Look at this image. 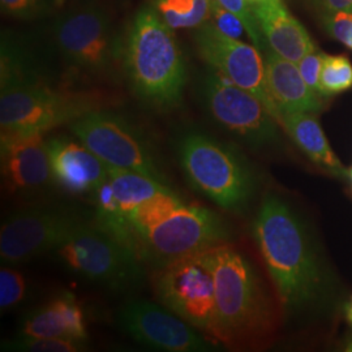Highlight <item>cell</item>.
Here are the masks:
<instances>
[{"mask_svg": "<svg viewBox=\"0 0 352 352\" xmlns=\"http://www.w3.org/2000/svg\"><path fill=\"white\" fill-rule=\"evenodd\" d=\"M50 253L69 272L109 287H129L142 276L141 260L133 252L84 221Z\"/></svg>", "mask_w": 352, "mask_h": 352, "instance_id": "cell-6", "label": "cell"}, {"mask_svg": "<svg viewBox=\"0 0 352 352\" xmlns=\"http://www.w3.org/2000/svg\"><path fill=\"white\" fill-rule=\"evenodd\" d=\"M252 10L267 47L289 62L299 63L316 49L305 28L291 14L283 0H265Z\"/></svg>", "mask_w": 352, "mask_h": 352, "instance_id": "cell-18", "label": "cell"}, {"mask_svg": "<svg viewBox=\"0 0 352 352\" xmlns=\"http://www.w3.org/2000/svg\"><path fill=\"white\" fill-rule=\"evenodd\" d=\"M177 154L192 187L222 209L235 212L250 201L251 171L225 144L201 132H188L179 141Z\"/></svg>", "mask_w": 352, "mask_h": 352, "instance_id": "cell-4", "label": "cell"}, {"mask_svg": "<svg viewBox=\"0 0 352 352\" xmlns=\"http://www.w3.org/2000/svg\"><path fill=\"white\" fill-rule=\"evenodd\" d=\"M186 202L170 188L161 190L138 205L126 215L133 251L139 257L141 243L157 226L168 219ZM140 258V257H139Z\"/></svg>", "mask_w": 352, "mask_h": 352, "instance_id": "cell-21", "label": "cell"}, {"mask_svg": "<svg viewBox=\"0 0 352 352\" xmlns=\"http://www.w3.org/2000/svg\"><path fill=\"white\" fill-rule=\"evenodd\" d=\"M329 33L352 49V13L333 12L327 17Z\"/></svg>", "mask_w": 352, "mask_h": 352, "instance_id": "cell-31", "label": "cell"}, {"mask_svg": "<svg viewBox=\"0 0 352 352\" xmlns=\"http://www.w3.org/2000/svg\"><path fill=\"white\" fill-rule=\"evenodd\" d=\"M81 222L78 214L55 206H33L13 213L0 230L1 263L16 266L50 253Z\"/></svg>", "mask_w": 352, "mask_h": 352, "instance_id": "cell-11", "label": "cell"}, {"mask_svg": "<svg viewBox=\"0 0 352 352\" xmlns=\"http://www.w3.org/2000/svg\"><path fill=\"white\" fill-rule=\"evenodd\" d=\"M321 96H334L352 88V64L347 56L327 55L320 77Z\"/></svg>", "mask_w": 352, "mask_h": 352, "instance_id": "cell-25", "label": "cell"}, {"mask_svg": "<svg viewBox=\"0 0 352 352\" xmlns=\"http://www.w3.org/2000/svg\"><path fill=\"white\" fill-rule=\"evenodd\" d=\"M26 280L21 272L12 265L0 269V309L1 314L17 307L25 298Z\"/></svg>", "mask_w": 352, "mask_h": 352, "instance_id": "cell-26", "label": "cell"}, {"mask_svg": "<svg viewBox=\"0 0 352 352\" xmlns=\"http://www.w3.org/2000/svg\"><path fill=\"white\" fill-rule=\"evenodd\" d=\"M151 8L173 30L197 29L210 21L213 0H153Z\"/></svg>", "mask_w": 352, "mask_h": 352, "instance_id": "cell-23", "label": "cell"}, {"mask_svg": "<svg viewBox=\"0 0 352 352\" xmlns=\"http://www.w3.org/2000/svg\"><path fill=\"white\" fill-rule=\"evenodd\" d=\"M280 126L286 129L289 138L315 164L329 171L343 175L344 168L331 151L327 136L318 120L312 113H283Z\"/></svg>", "mask_w": 352, "mask_h": 352, "instance_id": "cell-20", "label": "cell"}, {"mask_svg": "<svg viewBox=\"0 0 352 352\" xmlns=\"http://www.w3.org/2000/svg\"><path fill=\"white\" fill-rule=\"evenodd\" d=\"M1 177L12 193H32L52 180L47 141L42 132L1 131Z\"/></svg>", "mask_w": 352, "mask_h": 352, "instance_id": "cell-15", "label": "cell"}, {"mask_svg": "<svg viewBox=\"0 0 352 352\" xmlns=\"http://www.w3.org/2000/svg\"><path fill=\"white\" fill-rule=\"evenodd\" d=\"M51 0H0L1 11L20 20H32L49 10Z\"/></svg>", "mask_w": 352, "mask_h": 352, "instance_id": "cell-28", "label": "cell"}, {"mask_svg": "<svg viewBox=\"0 0 352 352\" xmlns=\"http://www.w3.org/2000/svg\"><path fill=\"white\" fill-rule=\"evenodd\" d=\"M202 96L214 120L227 131L253 145H266L277 139V120L261 100L218 72L205 76Z\"/></svg>", "mask_w": 352, "mask_h": 352, "instance_id": "cell-13", "label": "cell"}, {"mask_svg": "<svg viewBox=\"0 0 352 352\" xmlns=\"http://www.w3.org/2000/svg\"><path fill=\"white\" fill-rule=\"evenodd\" d=\"M93 110H97V103L91 97L24 82L1 89L0 126L1 131L46 133Z\"/></svg>", "mask_w": 352, "mask_h": 352, "instance_id": "cell-7", "label": "cell"}, {"mask_svg": "<svg viewBox=\"0 0 352 352\" xmlns=\"http://www.w3.org/2000/svg\"><path fill=\"white\" fill-rule=\"evenodd\" d=\"M214 1L239 17L240 21L245 28L248 37L258 50L264 52L267 49V43L258 28L252 6L247 0H214Z\"/></svg>", "mask_w": 352, "mask_h": 352, "instance_id": "cell-27", "label": "cell"}, {"mask_svg": "<svg viewBox=\"0 0 352 352\" xmlns=\"http://www.w3.org/2000/svg\"><path fill=\"white\" fill-rule=\"evenodd\" d=\"M316 1L330 13H352V0H316Z\"/></svg>", "mask_w": 352, "mask_h": 352, "instance_id": "cell-32", "label": "cell"}, {"mask_svg": "<svg viewBox=\"0 0 352 352\" xmlns=\"http://www.w3.org/2000/svg\"><path fill=\"white\" fill-rule=\"evenodd\" d=\"M253 234L283 305L308 302L318 289L320 270L296 214L277 196H266Z\"/></svg>", "mask_w": 352, "mask_h": 352, "instance_id": "cell-2", "label": "cell"}, {"mask_svg": "<svg viewBox=\"0 0 352 352\" xmlns=\"http://www.w3.org/2000/svg\"><path fill=\"white\" fill-rule=\"evenodd\" d=\"M107 177L111 183L119 209L126 218L141 202L168 188L164 182L151 176L113 166H107Z\"/></svg>", "mask_w": 352, "mask_h": 352, "instance_id": "cell-22", "label": "cell"}, {"mask_svg": "<svg viewBox=\"0 0 352 352\" xmlns=\"http://www.w3.org/2000/svg\"><path fill=\"white\" fill-rule=\"evenodd\" d=\"M215 286V342L236 346L267 331L270 309L248 260L228 244L210 250Z\"/></svg>", "mask_w": 352, "mask_h": 352, "instance_id": "cell-3", "label": "cell"}, {"mask_svg": "<svg viewBox=\"0 0 352 352\" xmlns=\"http://www.w3.org/2000/svg\"><path fill=\"white\" fill-rule=\"evenodd\" d=\"M210 23L219 32H222L223 34H226L228 37L239 39L241 37V34L245 32V28L243 25V23L240 21L239 17L235 16L234 13L227 11L223 7H221L214 0L213 4H212Z\"/></svg>", "mask_w": 352, "mask_h": 352, "instance_id": "cell-30", "label": "cell"}, {"mask_svg": "<svg viewBox=\"0 0 352 352\" xmlns=\"http://www.w3.org/2000/svg\"><path fill=\"white\" fill-rule=\"evenodd\" d=\"M119 325L141 344L168 352H206L214 350V342L190 327L183 318L154 302L138 299L123 305Z\"/></svg>", "mask_w": 352, "mask_h": 352, "instance_id": "cell-14", "label": "cell"}, {"mask_svg": "<svg viewBox=\"0 0 352 352\" xmlns=\"http://www.w3.org/2000/svg\"><path fill=\"white\" fill-rule=\"evenodd\" d=\"M20 334L82 343L89 337L82 308L75 295L67 291L28 312L20 324Z\"/></svg>", "mask_w": 352, "mask_h": 352, "instance_id": "cell-17", "label": "cell"}, {"mask_svg": "<svg viewBox=\"0 0 352 352\" xmlns=\"http://www.w3.org/2000/svg\"><path fill=\"white\" fill-rule=\"evenodd\" d=\"M52 180L68 193H94L107 177V164L80 140L47 141Z\"/></svg>", "mask_w": 352, "mask_h": 352, "instance_id": "cell-16", "label": "cell"}, {"mask_svg": "<svg viewBox=\"0 0 352 352\" xmlns=\"http://www.w3.org/2000/svg\"><path fill=\"white\" fill-rule=\"evenodd\" d=\"M3 351L12 352H81L87 351V343L76 340L30 337L19 334V337L1 343Z\"/></svg>", "mask_w": 352, "mask_h": 352, "instance_id": "cell-24", "label": "cell"}, {"mask_svg": "<svg viewBox=\"0 0 352 352\" xmlns=\"http://www.w3.org/2000/svg\"><path fill=\"white\" fill-rule=\"evenodd\" d=\"M327 54L322 51L315 49L307 54L302 60L298 63L299 71L302 74L304 81L312 90H315L318 96H321V87H320V77L322 72V67L325 63Z\"/></svg>", "mask_w": 352, "mask_h": 352, "instance_id": "cell-29", "label": "cell"}, {"mask_svg": "<svg viewBox=\"0 0 352 352\" xmlns=\"http://www.w3.org/2000/svg\"><path fill=\"white\" fill-rule=\"evenodd\" d=\"M228 232L219 215L199 205L183 204L141 243L140 260L157 267L176 258L225 244Z\"/></svg>", "mask_w": 352, "mask_h": 352, "instance_id": "cell-9", "label": "cell"}, {"mask_svg": "<svg viewBox=\"0 0 352 352\" xmlns=\"http://www.w3.org/2000/svg\"><path fill=\"white\" fill-rule=\"evenodd\" d=\"M351 302H352V300H351Z\"/></svg>", "mask_w": 352, "mask_h": 352, "instance_id": "cell-36", "label": "cell"}, {"mask_svg": "<svg viewBox=\"0 0 352 352\" xmlns=\"http://www.w3.org/2000/svg\"><path fill=\"white\" fill-rule=\"evenodd\" d=\"M346 316H347V320L352 324V302H350V304L346 307Z\"/></svg>", "mask_w": 352, "mask_h": 352, "instance_id": "cell-33", "label": "cell"}, {"mask_svg": "<svg viewBox=\"0 0 352 352\" xmlns=\"http://www.w3.org/2000/svg\"><path fill=\"white\" fill-rule=\"evenodd\" d=\"M351 183H352V170H351Z\"/></svg>", "mask_w": 352, "mask_h": 352, "instance_id": "cell-35", "label": "cell"}, {"mask_svg": "<svg viewBox=\"0 0 352 352\" xmlns=\"http://www.w3.org/2000/svg\"><path fill=\"white\" fill-rule=\"evenodd\" d=\"M251 6H253V4H257V3H261V1H265V0H247Z\"/></svg>", "mask_w": 352, "mask_h": 352, "instance_id": "cell-34", "label": "cell"}, {"mask_svg": "<svg viewBox=\"0 0 352 352\" xmlns=\"http://www.w3.org/2000/svg\"><path fill=\"white\" fill-rule=\"evenodd\" d=\"M54 36L64 59L77 69L101 75L122 60L123 41L113 30L107 13L87 7L63 14Z\"/></svg>", "mask_w": 352, "mask_h": 352, "instance_id": "cell-8", "label": "cell"}, {"mask_svg": "<svg viewBox=\"0 0 352 352\" xmlns=\"http://www.w3.org/2000/svg\"><path fill=\"white\" fill-rule=\"evenodd\" d=\"M195 30V41L204 60L215 72L261 100L279 124L280 113L267 91L263 52L254 45L223 34L210 21Z\"/></svg>", "mask_w": 352, "mask_h": 352, "instance_id": "cell-12", "label": "cell"}, {"mask_svg": "<svg viewBox=\"0 0 352 352\" xmlns=\"http://www.w3.org/2000/svg\"><path fill=\"white\" fill-rule=\"evenodd\" d=\"M174 32L151 7H144L123 39L122 64L132 88L160 109L177 106L187 85V64Z\"/></svg>", "mask_w": 352, "mask_h": 352, "instance_id": "cell-1", "label": "cell"}, {"mask_svg": "<svg viewBox=\"0 0 352 352\" xmlns=\"http://www.w3.org/2000/svg\"><path fill=\"white\" fill-rule=\"evenodd\" d=\"M210 250L188 254L157 267L153 276V289L157 299L166 308L217 343L215 286Z\"/></svg>", "mask_w": 352, "mask_h": 352, "instance_id": "cell-5", "label": "cell"}, {"mask_svg": "<svg viewBox=\"0 0 352 352\" xmlns=\"http://www.w3.org/2000/svg\"><path fill=\"white\" fill-rule=\"evenodd\" d=\"M77 139L107 166L164 180L146 141L123 118L93 110L69 124Z\"/></svg>", "mask_w": 352, "mask_h": 352, "instance_id": "cell-10", "label": "cell"}, {"mask_svg": "<svg viewBox=\"0 0 352 352\" xmlns=\"http://www.w3.org/2000/svg\"><path fill=\"white\" fill-rule=\"evenodd\" d=\"M263 55L267 91L280 118L283 113H316L321 110L320 96L307 85L298 64L279 56L269 47Z\"/></svg>", "mask_w": 352, "mask_h": 352, "instance_id": "cell-19", "label": "cell"}]
</instances>
